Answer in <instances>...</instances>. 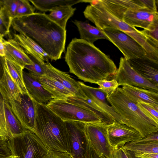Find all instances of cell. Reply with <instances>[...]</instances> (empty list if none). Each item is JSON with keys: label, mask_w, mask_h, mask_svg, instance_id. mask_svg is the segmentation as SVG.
Here are the masks:
<instances>
[{"label": "cell", "mask_w": 158, "mask_h": 158, "mask_svg": "<svg viewBox=\"0 0 158 158\" xmlns=\"http://www.w3.org/2000/svg\"><path fill=\"white\" fill-rule=\"evenodd\" d=\"M12 156L10 151L6 145L0 146V158H9Z\"/></svg>", "instance_id": "41"}, {"label": "cell", "mask_w": 158, "mask_h": 158, "mask_svg": "<svg viewBox=\"0 0 158 158\" xmlns=\"http://www.w3.org/2000/svg\"><path fill=\"white\" fill-rule=\"evenodd\" d=\"M5 50V58L13 61L23 68L33 64L28 55L19 44L14 39H10L3 41Z\"/></svg>", "instance_id": "21"}, {"label": "cell", "mask_w": 158, "mask_h": 158, "mask_svg": "<svg viewBox=\"0 0 158 158\" xmlns=\"http://www.w3.org/2000/svg\"><path fill=\"white\" fill-rule=\"evenodd\" d=\"M23 78L28 94L35 101L46 104L53 98L52 95L44 88L39 80L24 71Z\"/></svg>", "instance_id": "19"}, {"label": "cell", "mask_w": 158, "mask_h": 158, "mask_svg": "<svg viewBox=\"0 0 158 158\" xmlns=\"http://www.w3.org/2000/svg\"><path fill=\"white\" fill-rule=\"evenodd\" d=\"M76 8L69 5L56 8L51 11L47 16L51 20L61 28L66 30L67 23L69 19L74 14Z\"/></svg>", "instance_id": "28"}, {"label": "cell", "mask_w": 158, "mask_h": 158, "mask_svg": "<svg viewBox=\"0 0 158 158\" xmlns=\"http://www.w3.org/2000/svg\"><path fill=\"white\" fill-rule=\"evenodd\" d=\"M104 123H86L85 131L89 146L100 158H113L114 149L110 144Z\"/></svg>", "instance_id": "9"}, {"label": "cell", "mask_w": 158, "mask_h": 158, "mask_svg": "<svg viewBox=\"0 0 158 158\" xmlns=\"http://www.w3.org/2000/svg\"><path fill=\"white\" fill-rule=\"evenodd\" d=\"M96 84L99 86V88L107 96L117 89L119 86L115 79L113 78L110 80L103 79L98 81Z\"/></svg>", "instance_id": "36"}, {"label": "cell", "mask_w": 158, "mask_h": 158, "mask_svg": "<svg viewBox=\"0 0 158 158\" xmlns=\"http://www.w3.org/2000/svg\"><path fill=\"white\" fill-rule=\"evenodd\" d=\"M114 78L117 81L119 86L128 85L158 93V86L152 83L137 73L124 57L120 58L118 68Z\"/></svg>", "instance_id": "12"}, {"label": "cell", "mask_w": 158, "mask_h": 158, "mask_svg": "<svg viewBox=\"0 0 158 158\" xmlns=\"http://www.w3.org/2000/svg\"><path fill=\"white\" fill-rule=\"evenodd\" d=\"M33 62V64L25 66L28 73L31 76L39 80L42 76L46 74V62L40 61L33 57L28 55Z\"/></svg>", "instance_id": "32"}, {"label": "cell", "mask_w": 158, "mask_h": 158, "mask_svg": "<svg viewBox=\"0 0 158 158\" xmlns=\"http://www.w3.org/2000/svg\"><path fill=\"white\" fill-rule=\"evenodd\" d=\"M4 60V57L0 56V80L2 78L4 73L3 67Z\"/></svg>", "instance_id": "43"}, {"label": "cell", "mask_w": 158, "mask_h": 158, "mask_svg": "<svg viewBox=\"0 0 158 158\" xmlns=\"http://www.w3.org/2000/svg\"><path fill=\"white\" fill-rule=\"evenodd\" d=\"M122 147L136 153H152L158 154V142L129 143Z\"/></svg>", "instance_id": "31"}, {"label": "cell", "mask_w": 158, "mask_h": 158, "mask_svg": "<svg viewBox=\"0 0 158 158\" xmlns=\"http://www.w3.org/2000/svg\"><path fill=\"white\" fill-rule=\"evenodd\" d=\"M21 101H9L12 110L23 127L33 133L35 130V101L28 94H21Z\"/></svg>", "instance_id": "13"}, {"label": "cell", "mask_w": 158, "mask_h": 158, "mask_svg": "<svg viewBox=\"0 0 158 158\" xmlns=\"http://www.w3.org/2000/svg\"><path fill=\"white\" fill-rule=\"evenodd\" d=\"M11 26L19 34L32 39L47 54L49 59L56 60L65 51L66 30L51 20L46 14L35 13L15 18Z\"/></svg>", "instance_id": "2"}, {"label": "cell", "mask_w": 158, "mask_h": 158, "mask_svg": "<svg viewBox=\"0 0 158 158\" xmlns=\"http://www.w3.org/2000/svg\"><path fill=\"white\" fill-rule=\"evenodd\" d=\"M73 22L77 28L81 40L92 44L98 40H106L102 30L97 27L87 22L77 20Z\"/></svg>", "instance_id": "27"}, {"label": "cell", "mask_w": 158, "mask_h": 158, "mask_svg": "<svg viewBox=\"0 0 158 158\" xmlns=\"http://www.w3.org/2000/svg\"><path fill=\"white\" fill-rule=\"evenodd\" d=\"M43 158H72V157L68 153L49 151L48 153Z\"/></svg>", "instance_id": "39"}, {"label": "cell", "mask_w": 158, "mask_h": 158, "mask_svg": "<svg viewBox=\"0 0 158 158\" xmlns=\"http://www.w3.org/2000/svg\"><path fill=\"white\" fill-rule=\"evenodd\" d=\"M72 158H89V146L85 131V123L65 121Z\"/></svg>", "instance_id": "11"}, {"label": "cell", "mask_w": 158, "mask_h": 158, "mask_svg": "<svg viewBox=\"0 0 158 158\" xmlns=\"http://www.w3.org/2000/svg\"><path fill=\"white\" fill-rule=\"evenodd\" d=\"M6 145L18 158H43L49 151L35 133L26 129L12 137Z\"/></svg>", "instance_id": "6"}, {"label": "cell", "mask_w": 158, "mask_h": 158, "mask_svg": "<svg viewBox=\"0 0 158 158\" xmlns=\"http://www.w3.org/2000/svg\"><path fill=\"white\" fill-rule=\"evenodd\" d=\"M39 80L44 88L52 95L53 98L66 100L75 95L56 80L46 75Z\"/></svg>", "instance_id": "26"}, {"label": "cell", "mask_w": 158, "mask_h": 158, "mask_svg": "<svg viewBox=\"0 0 158 158\" xmlns=\"http://www.w3.org/2000/svg\"><path fill=\"white\" fill-rule=\"evenodd\" d=\"M98 1L112 15L121 20L123 15L127 10L147 9L144 4L143 0Z\"/></svg>", "instance_id": "18"}, {"label": "cell", "mask_w": 158, "mask_h": 158, "mask_svg": "<svg viewBox=\"0 0 158 158\" xmlns=\"http://www.w3.org/2000/svg\"><path fill=\"white\" fill-rule=\"evenodd\" d=\"M102 31L106 40L115 45L127 60L146 57H158V56L148 53L136 40L121 31L106 28Z\"/></svg>", "instance_id": "8"}, {"label": "cell", "mask_w": 158, "mask_h": 158, "mask_svg": "<svg viewBox=\"0 0 158 158\" xmlns=\"http://www.w3.org/2000/svg\"><path fill=\"white\" fill-rule=\"evenodd\" d=\"M9 158H18V157L16 156H14L12 155V156Z\"/></svg>", "instance_id": "48"}, {"label": "cell", "mask_w": 158, "mask_h": 158, "mask_svg": "<svg viewBox=\"0 0 158 158\" xmlns=\"http://www.w3.org/2000/svg\"><path fill=\"white\" fill-rule=\"evenodd\" d=\"M4 59L9 73L11 78L17 84L22 94H28L23 78V70L24 68L13 61L5 57Z\"/></svg>", "instance_id": "30"}, {"label": "cell", "mask_w": 158, "mask_h": 158, "mask_svg": "<svg viewBox=\"0 0 158 158\" xmlns=\"http://www.w3.org/2000/svg\"><path fill=\"white\" fill-rule=\"evenodd\" d=\"M113 158H131L129 151L122 147L114 149Z\"/></svg>", "instance_id": "38"}, {"label": "cell", "mask_w": 158, "mask_h": 158, "mask_svg": "<svg viewBox=\"0 0 158 158\" xmlns=\"http://www.w3.org/2000/svg\"><path fill=\"white\" fill-rule=\"evenodd\" d=\"M82 2L89 3L83 13L86 19L93 23L101 30L113 28L121 31L133 38L150 54L158 55V48L154 46L142 33L135 27L117 18L105 8L98 0H82Z\"/></svg>", "instance_id": "4"}, {"label": "cell", "mask_w": 158, "mask_h": 158, "mask_svg": "<svg viewBox=\"0 0 158 158\" xmlns=\"http://www.w3.org/2000/svg\"><path fill=\"white\" fill-rule=\"evenodd\" d=\"M34 7L43 12L50 11L57 7L69 5L72 6L81 2V0H30Z\"/></svg>", "instance_id": "29"}, {"label": "cell", "mask_w": 158, "mask_h": 158, "mask_svg": "<svg viewBox=\"0 0 158 158\" xmlns=\"http://www.w3.org/2000/svg\"><path fill=\"white\" fill-rule=\"evenodd\" d=\"M3 37L1 35H0V40L4 41V40L3 38Z\"/></svg>", "instance_id": "47"}, {"label": "cell", "mask_w": 158, "mask_h": 158, "mask_svg": "<svg viewBox=\"0 0 158 158\" xmlns=\"http://www.w3.org/2000/svg\"><path fill=\"white\" fill-rule=\"evenodd\" d=\"M11 23L4 9L2 0H0V35L4 37L9 33Z\"/></svg>", "instance_id": "33"}, {"label": "cell", "mask_w": 158, "mask_h": 158, "mask_svg": "<svg viewBox=\"0 0 158 158\" xmlns=\"http://www.w3.org/2000/svg\"><path fill=\"white\" fill-rule=\"evenodd\" d=\"M46 105L64 121H77L85 123L102 122L93 113L65 100L52 98Z\"/></svg>", "instance_id": "7"}, {"label": "cell", "mask_w": 158, "mask_h": 158, "mask_svg": "<svg viewBox=\"0 0 158 158\" xmlns=\"http://www.w3.org/2000/svg\"><path fill=\"white\" fill-rule=\"evenodd\" d=\"M35 8L31 5L29 0H19L15 18H21L32 15L35 13Z\"/></svg>", "instance_id": "35"}, {"label": "cell", "mask_w": 158, "mask_h": 158, "mask_svg": "<svg viewBox=\"0 0 158 158\" xmlns=\"http://www.w3.org/2000/svg\"><path fill=\"white\" fill-rule=\"evenodd\" d=\"M65 100L93 113L100 118L102 123L109 124L115 122L80 90L77 94L68 98Z\"/></svg>", "instance_id": "20"}, {"label": "cell", "mask_w": 158, "mask_h": 158, "mask_svg": "<svg viewBox=\"0 0 158 158\" xmlns=\"http://www.w3.org/2000/svg\"><path fill=\"white\" fill-rule=\"evenodd\" d=\"M80 91L90 99L115 122L126 124V120L120 116L109 104L105 93L99 87L95 88L85 85L81 81H78Z\"/></svg>", "instance_id": "16"}, {"label": "cell", "mask_w": 158, "mask_h": 158, "mask_svg": "<svg viewBox=\"0 0 158 158\" xmlns=\"http://www.w3.org/2000/svg\"><path fill=\"white\" fill-rule=\"evenodd\" d=\"M13 36L14 39L27 55L40 61L49 62L47 53L30 38L23 34L14 33Z\"/></svg>", "instance_id": "23"}, {"label": "cell", "mask_w": 158, "mask_h": 158, "mask_svg": "<svg viewBox=\"0 0 158 158\" xmlns=\"http://www.w3.org/2000/svg\"><path fill=\"white\" fill-rule=\"evenodd\" d=\"M46 75L56 80L75 95L78 92L80 87L78 81L68 73L53 66L49 62H46Z\"/></svg>", "instance_id": "25"}, {"label": "cell", "mask_w": 158, "mask_h": 158, "mask_svg": "<svg viewBox=\"0 0 158 158\" xmlns=\"http://www.w3.org/2000/svg\"><path fill=\"white\" fill-rule=\"evenodd\" d=\"M122 20L132 27L149 30L158 26V13L146 9L129 10L123 14Z\"/></svg>", "instance_id": "15"}, {"label": "cell", "mask_w": 158, "mask_h": 158, "mask_svg": "<svg viewBox=\"0 0 158 158\" xmlns=\"http://www.w3.org/2000/svg\"><path fill=\"white\" fill-rule=\"evenodd\" d=\"M136 102L139 107L146 115L158 123V107L140 100Z\"/></svg>", "instance_id": "34"}, {"label": "cell", "mask_w": 158, "mask_h": 158, "mask_svg": "<svg viewBox=\"0 0 158 158\" xmlns=\"http://www.w3.org/2000/svg\"><path fill=\"white\" fill-rule=\"evenodd\" d=\"M106 97L114 111L126 120L125 124L138 131L143 138L158 132V123L146 115L121 88H118Z\"/></svg>", "instance_id": "5"}, {"label": "cell", "mask_w": 158, "mask_h": 158, "mask_svg": "<svg viewBox=\"0 0 158 158\" xmlns=\"http://www.w3.org/2000/svg\"><path fill=\"white\" fill-rule=\"evenodd\" d=\"M4 7L10 20L15 18L19 0H3Z\"/></svg>", "instance_id": "37"}, {"label": "cell", "mask_w": 158, "mask_h": 158, "mask_svg": "<svg viewBox=\"0 0 158 158\" xmlns=\"http://www.w3.org/2000/svg\"><path fill=\"white\" fill-rule=\"evenodd\" d=\"M107 133L110 142L114 149L143 138L135 129L125 124L117 122L108 124Z\"/></svg>", "instance_id": "14"}, {"label": "cell", "mask_w": 158, "mask_h": 158, "mask_svg": "<svg viewBox=\"0 0 158 158\" xmlns=\"http://www.w3.org/2000/svg\"><path fill=\"white\" fill-rule=\"evenodd\" d=\"M127 60L141 76L158 86V58L146 57Z\"/></svg>", "instance_id": "17"}, {"label": "cell", "mask_w": 158, "mask_h": 158, "mask_svg": "<svg viewBox=\"0 0 158 158\" xmlns=\"http://www.w3.org/2000/svg\"><path fill=\"white\" fill-rule=\"evenodd\" d=\"M25 129L13 113L9 102L0 94V146L6 145L12 137Z\"/></svg>", "instance_id": "10"}, {"label": "cell", "mask_w": 158, "mask_h": 158, "mask_svg": "<svg viewBox=\"0 0 158 158\" xmlns=\"http://www.w3.org/2000/svg\"><path fill=\"white\" fill-rule=\"evenodd\" d=\"M133 153L135 156L139 158H158V154L152 153Z\"/></svg>", "instance_id": "42"}, {"label": "cell", "mask_w": 158, "mask_h": 158, "mask_svg": "<svg viewBox=\"0 0 158 158\" xmlns=\"http://www.w3.org/2000/svg\"><path fill=\"white\" fill-rule=\"evenodd\" d=\"M65 60L70 73L91 83L114 78L117 69L114 62L94 44L75 38L67 48Z\"/></svg>", "instance_id": "1"}, {"label": "cell", "mask_w": 158, "mask_h": 158, "mask_svg": "<svg viewBox=\"0 0 158 158\" xmlns=\"http://www.w3.org/2000/svg\"><path fill=\"white\" fill-rule=\"evenodd\" d=\"M156 141L158 142V132H156L148 135L141 139L132 142V143H137L140 142Z\"/></svg>", "instance_id": "40"}, {"label": "cell", "mask_w": 158, "mask_h": 158, "mask_svg": "<svg viewBox=\"0 0 158 158\" xmlns=\"http://www.w3.org/2000/svg\"><path fill=\"white\" fill-rule=\"evenodd\" d=\"M35 133L49 151L70 154L68 131L65 122L48 107L35 101Z\"/></svg>", "instance_id": "3"}, {"label": "cell", "mask_w": 158, "mask_h": 158, "mask_svg": "<svg viewBox=\"0 0 158 158\" xmlns=\"http://www.w3.org/2000/svg\"><path fill=\"white\" fill-rule=\"evenodd\" d=\"M4 41L0 40V56L3 57L5 55V48L3 43Z\"/></svg>", "instance_id": "44"}, {"label": "cell", "mask_w": 158, "mask_h": 158, "mask_svg": "<svg viewBox=\"0 0 158 158\" xmlns=\"http://www.w3.org/2000/svg\"><path fill=\"white\" fill-rule=\"evenodd\" d=\"M89 158H100L89 146Z\"/></svg>", "instance_id": "45"}, {"label": "cell", "mask_w": 158, "mask_h": 158, "mask_svg": "<svg viewBox=\"0 0 158 158\" xmlns=\"http://www.w3.org/2000/svg\"><path fill=\"white\" fill-rule=\"evenodd\" d=\"M130 152L131 156V158H139V157L135 156L133 152L131 151H130Z\"/></svg>", "instance_id": "46"}, {"label": "cell", "mask_w": 158, "mask_h": 158, "mask_svg": "<svg viewBox=\"0 0 158 158\" xmlns=\"http://www.w3.org/2000/svg\"><path fill=\"white\" fill-rule=\"evenodd\" d=\"M121 88L124 93L134 101L140 100L158 107V93L128 85H124Z\"/></svg>", "instance_id": "24"}, {"label": "cell", "mask_w": 158, "mask_h": 158, "mask_svg": "<svg viewBox=\"0 0 158 158\" xmlns=\"http://www.w3.org/2000/svg\"><path fill=\"white\" fill-rule=\"evenodd\" d=\"M3 67L4 73L0 80V94L4 99L8 102L13 100L20 102L21 92L9 73L5 59Z\"/></svg>", "instance_id": "22"}]
</instances>
